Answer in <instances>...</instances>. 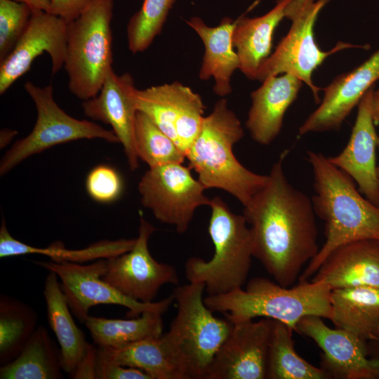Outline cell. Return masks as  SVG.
<instances>
[{
  "mask_svg": "<svg viewBox=\"0 0 379 379\" xmlns=\"http://www.w3.org/2000/svg\"><path fill=\"white\" fill-rule=\"evenodd\" d=\"M331 290L323 281H300L293 287H286L264 277H255L248 281L246 289L207 295L204 303L213 312L224 314L232 324L262 317L281 321L295 331L305 316L331 319Z\"/></svg>",
  "mask_w": 379,
  "mask_h": 379,
  "instance_id": "4",
  "label": "cell"
},
{
  "mask_svg": "<svg viewBox=\"0 0 379 379\" xmlns=\"http://www.w3.org/2000/svg\"><path fill=\"white\" fill-rule=\"evenodd\" d=\"M34 262L58 275L69 309L81 323L85 324L91 307L97 305L124 306L128 310L126 317L135 318L149 310L164 314L175 301L173 293L155 302H142L125 295L102 279L107 270V259L87 265L52 260Z\"/></svg>",
  "mask_w": 379,
  "mask_h": 379,
  "instance_id": "10",
  "label": "cell"
},
{
  "mask_svg": "<svg viewBox=\"0 0 379 379\" xmlns=\"http://www.w3.org/2000/svg\"><path fill=\"white\" fill-rule=\"evenodd\" d=\"M379 79V49L359 66L338 76L324 88L319 107L298 129V135L340 128L364 95Z\"/></svg>",
  "mask_w": 379,
  "mask_h": 379,
  "instance_id": "18",
  "label": "cell"
},
{
  "mask_svg": "<svg viewBox=\"0 0 379 379\" xmlns=\"http://www.w3.org/2000/svg\"><path fill=\"white\" fill-rule=\"evenodd\" d=\"M38 314L29 305L0 295V365L14 360L37 328Z\"/></svg>",
  "mask_w": 379,
  "mask_h": 379,
  "instance_id": "31",
  "label": "cell"
},
{
  "mask_svg": "<svg viewBox=\"0 0 379 379\" xmlns=\"http://www.w3.org/2000/svg\"><path fill=\"white\" fill-rule=\"evenodd\" d=\"M138 109L176 144L177 136L196 132L204 119L201 96L178 81L137 90Z\"/></svg>",
  "mask_w": 379,
  "mask_h": 379,
  "instance_id": "17",
  "label": "cell"
},
{
  "mask_svg": "<svg viewBox=\"0 0 379 379\" xmlns=\"http://www.w3.org/2000/svg\"><path fill=\"white\" fill-rule=\"evenodd\" d=\"M243 136L239 119L222 98L204 117L200 132L185 157L206 190H225L246 207L265 185L268 175L251 171L235 157L233 147Z\"/></svg>",
  "mask_w": 379,
  "mask_h": 379,
  "instance_id": "3",
  "label": "cell"
},
{
  "mask_svg": "<svg viewBox=\"0 0 379 379\" xmlns=\"http://www.w3.org/2000/svg\"><path fill=\"white\" fill-rule=\"evenodd\" d=\"M28 5L32 11H44L51 12V0H15Z\"/></svg>",
  "mask_w": 379,
  "mask_h": 379,
  "instance_id": "39",
  "label": "cell"
},
{
  "mask_svg": "<svg viewBox=\"0 0 379 379\" xmlns=\"http://www.w3.org/2000/svg\"><path fill=\"white\" fill-rule=\"evenodd\" d=\"M205 286L191 283L173 292L177 314L162 338L185 379H205L233 324L215 317L204 303Z\"/></svg>",
  "mask_w": 379,
  "mask_h": 379,
  "instance_id": "5",
  "label": "cell"
},
{
  "mask_svg": "<svg viewBox=\"0 0 379 379\" xmlns=\"http://www.w3.org/2000/svg\"><path fill=\"white\" fill-rule=\"evenodd\" d=\"M331 321L368 342L379 329V288L356 286L331 290Z\"/></svg>",
  "mask_w": 379,
  "mask_h": 379,
  "instance_id": "25",
  "label": "cell"
},
{
  "mask_svg": "<svg viewBox=\"0 0 379 379\" xmlns=\"http://www.w3.org/2000/svg\"><path fill=\"white\" fill-rule=\"evenodd\" d=\"M331 0H291L286 7V18L291 21L288 34L282 39L274 52L260 65L255 79L262 81L271 76L290 74L311 89L316 102H319L321 89L313 84V72L329 55L350 48H366L365 46L339 41L328 51L317 46L314 27L321 10Z\"/></svg>",
  "mask_w": 379,
  "mask_h": 379,
  "instance_id": "8",
  "label": "cell"
},
{
  "mask_svg": "<svg viewBox=\"0 0 379 379\" xmlns=\"http://www.w3.org/2000/svg\"><path fill=\"white\" fill-rule=\"evenodd\" d=\"M289 151L273 164L267 180L244 207L253 239V255L274 281L291 286L317 254V227L312 199L294 187L284 171Z\"/></svg>",
  "mask_w": 379,
  "mask_h": 379,
  "instance_id": "1",
  "label": "cell"
},
{
  "mask_svg": "<svg viewBox=\"0 0 379 379\" xmlns=\"http://www.w3.org/2000/svg\"><path fill=\"white\" fill-rule=\"evenodd\" d=\"M206 188L194 179L190 168L182 163H170L149 168L138 184L141 204L159 221L185 232L196 209L209 206Z\"/></svg>",
  "mask_w": 379,
  "mask_h": 379,
  "instance_id": "11",
  "label": "cell"
},
{
  "mask_svg": "<svg viewBox=\"0 0 379 379\" xmlns=\"http://www.w3.org/2000/svg\"><path fill=\"white\" fill-rule=\"evenodd\" d=\"M302 84L290 74L271 76L251 93L246 125L255 142L267 145L277 137L285 113L296 99Z\"/></svg>",
  "mask_w": 379,
  "mask_h": 379,
  "instance_id": "20",
  "label": "cell"
},
{
  "mask_svg": "<svg viewBox=\"0 0 379 379\" xmlns=\"http://www.w3.org/2000/svg\"><path fill=\"white\" fill-rule=\"evenodd\" d=\"M135 239L102 240L81 249H67L60 241L46 247H35L15 239L7 229L4 218L0 227V258L39 254L55 262L84 263L98 259H108L125 253L133 248Z\"/></svg>",
  "mask_w": 379,
  "mask_h": 379,
  "instance_id": "26",
  "label": "cell"
},
{
  "mask_svg": "<svg viewBox=\"0 0 379 379\" xmlns=\"http://www.w3.org/2000/svg\"><path fill=\"white\" fill-rule=\"evenodd\" d=\"M58 275L48 271L43 295L46 301L47 321L60 345L62 366L69 375L73 373L92 344L74 322Z\"/></svg>",
  "mask_w": 379,
  "mask_h": 379,
  "instance_id": "24",
  "label": "cell"
},
{
  "mask_svg": "<svg viewBox=\"0 0 379 379\" xmlns=\"http://www.w3.org/2000/svg\"><path fill=\"white\" fill-rule=\"evenodd\" d=\"M24 88L34 103L37 113L36 123L30 133L17 140L4 155L0 162L1 175L6 174L28 157L57 145L81 139L119 142L112 130L67 114L55 101L51 84L40 87L27 81Z\"/></svg>",
  "mask_w": 379,
  "mask_h": 379,
  "instance_id": "9",
  "label": "cell"
},
{
  "mask_svg": "<svg viewBox=\"0 0 379 379\" xmlns=\"http://www.w3.org/2000/svg\"><path fill=\"white\" fill-rule=\"evenodd\" d=\"M95 379H152V378L138 368L106 363L96 359Z\"/></svg>",
  "mask_w": 379,
  "mask_h": 379,
  "instance_id": "36",
  "label": "cell"
},
{
  "mask_svg": "<svg viewBox=\"0 0 379 379\" xmlns=\"http://www.w3.org/2000/svg\"><path fill=\"white\" fill-rule=\"evenodd\" d=\"M373 92L371 87L357 105L356 120L345 147L338 154L328 158L357 184L359 192L366 199L379 206L375 154L378 135L372 113Z\"/></svg>",
  "mask_w": 379,
  "mask_h": 379,
  "instance_id": "19",
  "label": "cell"
},
{
  "mask_svg": "<svg viewBox=\"0 0 379 379\" xmlns=\"http://www.w3.org/2000/svg\"><path fill=\"white\" fill-rule=\"evenodd\" d=\"M291 0H277L276 5L265 14L255 18L237 19L232 42L239 60V69L255 80L262 62L270 55L276 27L286 18V7Z\"/></svg>",
  "mask_w": 379,
  "mask_h": 379,
  "instance_id": "23",
  "label": "cell"
},
{
  "mask_svg": "<svg viewBox=\"0 0 379 379\" xmlns=\"http://www.w3.org/2000/svg\"><path fill=\"white\" fill-rule=\"evenodd\" d=\"M134 80L131 74L118 75L113 69L107 74L98 94L83 101L84 114L112 127L121 143L130 168H138L135 143V125L138 105Z\"/></svg>",
  "mask_w": 379,
  "mask_h": 379,
  "instance_id": "16",
  "label": "cell"
},
{
  "mask_svg": "<svg viewBox=\"0 0 379 379\" xmlns=\"http://www.w3.org/2000/svg\"><path fill=\"white\" fill-rule=\"evenodd\" d=\"M293 329L274 320L270 342L267 379H328L321 367H317L302 358L295 351Z\"/></svg>",
  "mask_w": 379,
  "mask_h": 379,
  "instance_id": "30",
  "label": "cell"
},
{
  "mask_svg": "<svg viewBox=\"0 0 379 379\" xmlns=\"http://www.w3.org/2000/svg\"><path fill=\"white\" fill-rule=\"evenodd\" d=\"M97 347L91 345L75 370L69 375L72 378L95 379Z\"/></svg>",
  "mask_w": 379,
  "mask_h": 379,
  "instance_id": "38",
  "label": "cell"
},
{
  "mask_svg": "<svg viewBox=\"0 0 379 379\" xmlns=\"http://www.w3.org/2000/svg\"><path fill=\"white\" fill-rule=\"evenodd\" d=\"M311 281L332 289L356 286L379 288V240L352 241L333 251Z\"/></svg>",
  "mask_w": 379,
  "mask_h": 379,
  "instance_id": "21",
  "label": "cell"
},
{
  "mask_svg": "<svg viewBox=\"0 0 379 379\" xmlns=\"http://www.w3.org/2000/svg\"><path fill=\"white\" fill-rule=\"evenodd\" d=\"M274 319L233 324L205 379H265Z\"/></svg>",
  "mask_w": 379,
  "mask_h": 379,
  "instance_id": "14",
  "label": "cell"
},
{
  "mask_svg": "<svg viewBox=\"0 0 379 379\" xmlns=\"http://www.w3.org/2000/svg\"><path fill=\"white\" fill-rule=\"evenodd\" d=\"M97 347L98 361L140 368L152 379H185L162 335L121 347Z\"/></svg>",
  "mask_w": 379,
  "mask_h": 379,
  "instance_id": "27",
  "label": "cell"
},
{
  "mask_svg": "<svg viewBox=\"0 0 379 379\" xmlns=\"http://www.w3.org/2000/svg\"><path fill=\"white\" fill-rule=\"evenodd\" d=\"M208 233L215 252L209 260L192 257L185 262L189 282L202 283L208 295H220L242 288L248 276L253 239L245 217L233 213L220 197L211 199Z\"/></svg>",
  "mask_w": 379,
  "mask_h": 379,
  "instance_id": "6",
  "label": "cell"
},
{
  "mask_svg": "<svg viewBox=\"0 0 379 379\" xmlns=\"http://www.w3.org/2000/svg\"><path fill=\"white\" fill-rule=\"evenodd\" d=\"M67 23L61 18L44 11H33L27 25L11 53L0 62V94L31 67L44 53L49 54L52 74L64 65Z\"/></svg>",
  "mask_w": 379,
  "mask_h": 379,
  "instance_id": "15",
  "label": "cell"
},
{
  "mask_svg": "<svg viewBox=\"0 0 379 379\" xmlns=\"http://www.w3.org/2000/svg\"><path fill=\"white\" fill-rule=\"evenodd\" d=\"M17 134V131L9 128H4L0 133L1 148L5 147Z\"/></svg>",
  "mask_w": 379,
  "mask_h": 379,
  "instance_id": "40",
  "label": "cell"
},
{
  "mask_svg": "<svg viewBox=\"0 0 379 379\" xmlns=\"http://www.w3.org/2000/svg\"><path fill=\"white\" fill-rule=\"evenodd\" d=\"M322 319L305 316L295 331L321 348V367L329 378L379 379V359L369 358L367 342L344 329L328 327Z\"/></svg>",
  "mask_w": 379,
  "mask_h": 379,
  "instance_id": "13",
  "label": "cell"
},
{
  "mask_svg": "<svg viewBox=\"0 0 379 379\" xmlns=\"http://www.w3.org/2000/svg\"><path fill=\"white\" fill-rule=\"evenodd\" d=\"M135 143L138 158L149 168L183 163L186 159L175 142L140 111H138L135 119Z\"/></svg>",
  "mask_w": 379,
  "mask_h": 379,
  "instance_id": "32",
  "label": "cell"
},
{
  "mask_svg": "<svg viewBox=\"0 0 379 379\" xmlns=\"http://www.w3.org/2000/svg\"><path fill=\"white\" fill-rule=\"evenodd\" d=\"M378 149L379 150V135H378ZM377 174H378V183H379V164L377 166Z\"/></svg>",
  "mask_w": 379,
  "mask_h": 379,
  "instance_id": "43",
  "label": "cell"
},
{
  "mask_svg": "<svg viewBox=\"0 0 379 379\" xmlns=\"http://www.w3.org/2000/svg\"><path fill=\"white\" fill-rule=\"evenodd\" d=\"M175 0H144L126 27L128 47L133 53L147 49L159 35Z\"/></svg>",
  "mask_w": 379,
  "mask_h": 379,
  "instance_id": "33",
  "label": "cell"
},
{
  "mask_svg": "<svg viewBox=\"0 0 379 379\" xmlns=\"http://www.w3.org/2000/svg\"><path fill=\"white\" fill-rule=\"evenodd\" d=\"M86 188L88 195L95 201L111 203L121 196L123 182L114 168L107 165H98L88 174Z\"/></svg>",
  "mask_w": 379,
  "mask_h": 379,
  "instance_id": "35",
  "label": "cell"
},
{
  "mask_svg": "<svg viewBox=\"0 0 379 379\" xmlns=\"http://www.w3.org/2000/svg\"><path fill=\"white\" fill-rule=\"evenodd\" d=\"M367 343L368 351L371 350V352L373 353V358L379 359V329L374 338Z\"/></svg>",
  "mask_w": 379,
  "mask_h": 379,
  "instance_id": "41",
  "label": "cell"
},
{
  "mask_svg": "<svg viewBox=\"0 0 379 379\" xmlns=\"http://www.w3.org/2000/svg\"><path fill=\"white\" fill-rule=\"evenodd\" d=\"M201 39L204 54L199 77L202 80L214 79L213 91L220 97L232 92L231 77L239 69V60L232 42V35L237 19L223 18L215 27L207 25L199 17L186 21Z\"/></svg>",
  "mask_w": 379,
  "mask_h": 379,
  "instance_id": "22",
  "label": "cell"
},
{
  "mask_svg": "<svg viewBox=\"0 0 379 379\" xmlns=\"http://www.w3.org/2000/svg\"><path fill=\"white\" fill-rule=\"evenodd\" d=\"M114 0H95L67 23L64 62L68 88L85 101L95 97L112 69Z\"/></svg>",
  "mask_w": 379,
  "mask_h": 379,
  "instance_id": "7",
  "label": "cell"
},
{
  "mask_svg": "<svg viewBox=\"0 0 379 379\" xmlns=\"http://www.w3.org/2000/svg\"><path fill=\"white\" fill-rule=\"evenodd\" d=\"M156 228L142 216L138 236L131 250L107 259L102 279L125 295L142 302H151L165 284H178L176 269L157 261L151 255L148 242Z\"/></svg>",
  "mask_w": 379,
  "mask_h": 379,
  "instance_id": "12",
  "label": "cell"
},
{
  "mask_svg": "<svg viewBox=\"0 0 379 379\" xmlns=\"http://www.w3.org/2000/svg\"><path fill=\"white\" fill-rule=\"evenodd\" d=\"M95 0H51L50 13L69 23L76 19Z\"/></svg>",
  "mask_w": 379,
  "mask_h": 379,
  "instance_id": "37",
  "label": "cell"
},
{
  "mask_svg": "<svg viewBox=\"0 0 379 379\" xmlns=\"http://www.w3.org/2000/svg\"><path fill=\"white\" fill-rule=\"evenodd\" d=\"M163 313L146 311L131 319L88 316L85 324L93 343L99 347H121L163 334Z\"/></svg>",
  "mask_w": 379,
  "mask_h": 379,
  "instance_id": "29",
  "label": "cell"
},
{
  "mask_svg": "<svg viewBox=\"0 0 379 379\" xmlns=\"http://www.w3.org/2000/svg\"><path fill=\"white\" fill-rule=\"evenodd\" d=\"M61 352L47 329L38 326L20 354L1 366V379H60Z\"/></svg>",
  "mask_w": 379,
  "mask_h": 379,
  "instance_id": "28",
  "label": "cell"
},
{
  "mask_svg": "<svg viewBox=\"0 0 379 379\" xmlns=\"http://www.w3.org/2000/svg\"><path fill=\"white\" fill-rule=\"evenodd\" d=\"M313 173L312 201L324 222L326 240L299 281L308 280L335 249L364 239L379 240V206L361 194L354 180L321 152L307 151Z\"/></svg>",
  "mask_w": 379,
  "mask_h": 379,
  "instance_id": "2",
  "label": "cell"
},
{
  "mask_svg": "<svg viewBox=\"0 0 379 379\" xmlns=\"http://www.w3.org/2000/svg\"><path fill=\"white\" fill-rule=\"evenodd\" d=\"M372 113L375 122H379V89L374 90L372 100Z\"/></svg>",
  "mask_w": 379,
  "mask_h": 379,
  "instance_id": "42",
  "label": "cell"
},
{
  "mask_svg": "<svg viewBox=\"0 0 379 379\" xmlns=\"http://www.w3.org/2000/svg\"><path fill=\"white\" fill-rule=\"evenodd\" d=\"M32 14L26 4L0 0V62L13 51L24 32Z\"/></svg>",
  "mask_w": 379,
  "mask_h": 379,
  "instance_id": "34",
  "label": "cell"
}]
</instances>
